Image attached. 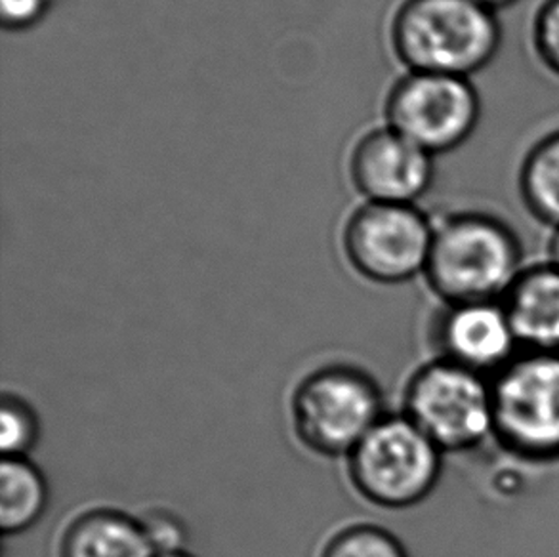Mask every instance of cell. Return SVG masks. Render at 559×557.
Segmentation results:
<instances>
[{
  "mask_svg": "<svg viewBox=\"0 0 559 557\" xmlns=\"http://www.w3.org/2000/svg\"><path fill=\"white\" fill-rule=\"evenodd\" d=\"M525 265L522 239L507 220L462 209L433 222L424 278L441 304L500 301Z\"/></svg>",
  "mask_w": 559,
  "mask_h": 557,
  "instance_id": "cell-1",
  "label": "cell"
},
{
  "mask_svg": "<svg viewBox=\"0 0 559 557\" xmlns=\"http://www.w3.org/2000/svg\"><path fill=\"white\" fill-rule=\"evenodd\" d=\"M500 15L474 0H403L393 14V52L408 71L472 79L502 48Z\"/></svg>",
  "mask_w": 559,
  "mask_h": 557,
  "instance_id": "cell-2",
  "label": "cell"
},
{
  "mask_svg": "<svg viewBox=\"0 0 559 557\" xmlns=\"http://www.w3.org/2000/svg\"><path fill=\"white\" fill-rule=\"evenodd\" d=\"M384 416V392L377 378L354 363L311 370L290 398L296 439L325 459H348Z\"/></svg>",
  "mask_w": 559,
  "mask_h": 557,
  "instance_id": "cell-3",
  "label": "cell"
},
{
  "mask_svg": "<svg viewBox=\"0 0 559 557\" xmlns=\"http://www.w3.org/2000/svg\"><path fill=\"white\" fill-rule=\"evenodd\" d=\"M492 384V441L525 464L559 462V352H520Z\"/></svg>",
  "mask_w": 559,
  "mask_h": 557,
  "instance_id": "cell-4",
  "label": "cell"
},
{
  "mask_svg": "<svg viewBox=\"0 0 559 557\" xmlns=\"http://www.w3.org/2000/svg\"><path fill=\"white\" fill-rule=\"evenodd\" d=\"M443 452L405 415H385L348 457L357 495L384 510H408L438 487Z\"/></svg>",
  "mask_w": 559,
  "mask_h": 557,
  "instance_id": "cell-5",
  "label": "cell"
},
{
  "mask_svg": "<svg viewBox=\"0 0 559 557\" xmlns=\"http://www.w3.org/2000/svg\"><path fill=\"white\" fill-rule=\"evenodd\" d=\"M443 454L492 439L491 378L433 357L408 377L403 413Z\"/></svg>",
  "mask_w": 559,
  "mask_h": 557,
  "instance_id": "cell-6",
  "label": "cell"
},
{
  "mask_svg": "<svg viewBox=\"0 0 559 557\" xmlns=\"http://www.w3.org/2000/svg\"><path fill=\"white\" fill-rule=\"evenodd\" d=\"M481 115V96L466 76L408 71L385 102L388 127L433 157L468 142Z\"/></svg>",
  "mask_w": 559,
  "mask_h": 557,
  "instance_id": "cell-7",
  "label": "cell"
},
{
  "mask_svg": "<svg viewBox=\"0 0 559 557\" xmlns=\"http://www.w3.org/2000/svg\"><path fill=\"white\" fill-rule=\"evenodd\" d=\"M433 220L416 204L367 203L344 227L342 247L354 272L378 285H403L424 275Z\"/></svg>",
  "mask_w": 559,
  "mask_h": 557,
  "instance_id": "cell-8",
  "label": "cell"
},
{
  "mask_svg": "<svg viewBox=\"0 0 559 557\" xmlns=\"http://www.w3.org/2000/svg\"><path fill=\"white\" fill-rule=\"evenodd\" d=\"M438 359L492 378L520 354L502 301L443 304L430 324Z\"/></svg>",
  "mask_w": 559,
  "mask_h": 557,
  "instance_id": "cell-9",
  "label": "cell"
},
{
  "mask_svg": "<svg viewBox=\"0 0 559 557\" xmlns=\"http://www.w3.org/2000/svg\"><path fill=\"white\" fill-rule=\"evenodd\" d=\"M433 155L395 130H372L352 153V180L369 203L416 204L436 178Z\"/></svg>",
  "mask_w": 559,
  "mask_h": 557,
  "instance_id": "cell-10",
  "label": "cell"
},
{
  "mask_svg": "<svg viewBox=\"0 0 559 557\" xmlns=\"http://www.w3.org/2000/svg\"><path fill=\"white\" fill-rule=\"evenodd\" d=\"M522 352H559V270L527 264L502 298Z\"/></svg>",
  "mask_w": 559,
  "mask_h": 557,
  "instance_id": "cell-11",
  "label": "cell"
},
{
  "mask_svg": "<svg viewBox=\"0 0 559 557\" xmlns=\"http://www.w3.org/2000/svg\"><path fill=\"white\" fill-rule=\"evenodd\" d=\"M140 518L114 508H94L71 520L60 557H155Z\"/></svg>",
  "mask_w": 559,
  "mask_h": 557,
  "instance_id": "cell-12",
  "label": "cell"
},
{
  "mask_svg": "<svg viewBox=\"0 0 559 557\" xmlns=\"http://www.w3.org/2000/svg\"><path fill=\"white\" fill-rule=\"evenodd\" d=\"M518 193L525 211L543 226L559 227V129L531 143L518 168Z\"/></svg>",
  "mask_w": 559,
  "mask_h": 557,
  "instance_id": "cell-13",
  "label": "cell"
},
{
  "mask_svg": "<svg viewBox=\"0 0 559 557\" xmlns=\"http://www.w3.org/2000/svg\"><path fill=\"white\" fill-rule=\"evenodd\" d=\"M48 500L45 474L27 457L2 459L0 529L4 535H22L35 528L48 510Z\"/></svg>",
  "mask_w": 559,
  "mask_h": 557,
  "instance_id": "cell-14",
  "label": "cell"
},
{
  "mask_svg": "<svg viewBox=\"0 0 559 557\" xmlns=\"http://www.w3.org/2000/svg\"><path fill=\"white\" fill-rule=\"evenodd\" d=\"M321 557H408L405 544L377 523H354L326 541Z\"/></svg>",
  "mask_w": 559,
  "mask_h": 557,
  "instance_id": "cell-15",
  "label": "cell"
},
{
  "mask_svg": "<svg viewBox=\"0 0 559 557\" xmlns=\"http://www.w3.org/2000/svg\"><path fill=\"white\" fill-rule=\"evenodd\" d=\"M40 422L35 408L27 401L4 393L0 407V449L2 459H22L27 457L38 443Z\"/></svg>",
  "mask_w": 559,
  "mask_h": 557,
  "instance_id": "cell-16",
  "label": "cell"
},
{
  "mask_svg": "<svg viewBox=\"0 0 559 557\" xmlns=\"http://www.w3.org/2000/svg\"><path fill=\"white\" fill-rule=\"evenodd\" d=\"M533 58L546 73L559 79V0H540L530 22Z\"/></svg>",
  "mask_w": 559,
  "mask_h": 557,
  "instance_id": "cell-17",
  "label": "cell"
},
{
  "mask_svg": "<svg viewBox=\"0 0 559 557\" xmlns=\"http://www.w3.org/2000/svg\"><path fill=\"white\" fill-rule=\"evenodd\" d=\"M140 521L157 556L183 550L186 525L178 515L167 510H152L145 518H140Z\"/></svg>",
  "mask_w": 559,
  "mask_h": 557,
  "instance_id": "cell-18",
  "label": "cell"
},
{
  "mask_svg": "<svg viewBox=\"0 0 559 557\" xmlns=\"http://www.w3.org/2000/svg\"><path fill=\"white\" fill-rule=\"evenodd\" d=\"M50 8V0H0V22L8 31L31 29Z\"/></svg>",
  "mask_w": 559,
  "mask_h": 557,
  "instance_id": "cell-19",
  "label": "cell"
},
{
  "mask_svg": "<svg viewBox=\"0 0 559 557\" xmlns=\"http://www.w3.org/2000/svg\"><path fill=\"white\" fill-rule=\"evenodd\" d=\"M546 260L559 270V227L558 229H552V234H550L548 247H546Z\"/></svg>",
  "mask_w": 559,
  "mask_h": 557,
  "instance_id": "cell-20",
  "label": "cell"
},
{
  "mask_svg": "<svg viewBox=\"0 0 559 557\" xmlns=\"http://www.w3.org/2000/svg\"><path fill=\"white\" fill-rule=\"evenodd\" d=\"M477 4H481V7L487 8V10H491L495 14H499L502 10H510V8H514L518 2H522V0H474Z\"/></svg>",
  "mask_w": 559,
  "mask_h": 557,
  "instance_id": "cell-21",
  "label": "cell"
},
{
  "mask_svg": "<svg viewBox=\"0 0 559 557\" xmlns=\"http://www.w3.org/2000/svg\"><path fill=\"white\" fill-rule=\"evenodd\" d=\"M155 557H193L191 554H188V552H173V554H160V556Z\"/></svg>",
  "mask_w": 559,
  "mask_h": 557,
  "instance_id": "cell-22",
  "label": "cell"
}]
</instances>
